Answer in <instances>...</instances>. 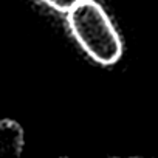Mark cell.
I'll return each instance as SVG.
<instances>
[{"label":"cell","mask_w":158,"mask_h":158,"mask_svg":"<svg viewBox=\"0 0 158 158\" xmlns=\"http://www.w3.org/2000/svg\"><path fill=\"white\" fill-rule=\"evenodd\" d=\"M68 30L82 51L98 65L109 67L119 60L123 42L106 10L96 0H81L67 13Z\"/></svg>","instance_id":"obj_1"},{"label":"cell","mask_w":158,"mask_h":158,"mask_svg":"<svg viewBox=\"0 0 158 158\" xmlns=\"http://www.w3.org/2000/svg\"><path fill=\"white\" fill-rule=\"evenodd\" d=\"M44 5H47L48 8L57 11V13H68L74 5H77L81 0H39Z\"/></svg>","instance_id":"obj_3"},{"label":"cell","mask_w":158,"mask_h":158,"mask_svg":"<svg viewBox=\"0 0 158 158\" xmlns=\"http://www.w3.org/2000/svg\"><path fill=\"white\" fill-rule=\"evenodd\" d=\"M25 146L22 127L13 119L0 121V158L20 156Z\"/></svg>","instance_id":"obj_2"}]
</instances>
